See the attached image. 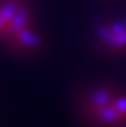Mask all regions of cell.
Masks as SVG:
<instances>
[{
  "mask_svg": "<svg viewBox=\"0 0 126 127\" xmlns=\"http://www.w3.org/2000/svg\"><path fill=\"white\" fill-rule=\"evenodd\" d=\"M0 45L24 56L43 49L41 32L24 0H0Z\"/></svg>",
  "mask_w": 126,
  "mask_h": 127,
  "instance_id": "6da1fadb",
  "label": "cell"
},
{
  "mask_svg": "<svg viewBox=\"0 0 126 127\" xmlns=\"http://www.w3.org/2000/svg\"><path fill=\"white\" fill-rule=\"evenodd\" d=\"M84 120L93 127H126V92L111 86H93L79 103Z\"/></svg>",
  "mask_w": 126,
  "mask_h": 127,
  "instance_id": "7a4b0ae2",
  "label": "cell"
},
{
  "mask_svg": "<svg viewBox=\"0 0 126 127\" xmlns=\"http://www.w3.org/2000/svg\"><path fill=\"white\" fill-rule=\"evenodd\" d=\"M96 44L111 55L126 52V18L108 20L96 26Z\"/></svg>",
  "mask_w": 126,
  "mask_h": 127,
  "instance_id": "3957f363",
  "label": "cell"
}]
</instances>
